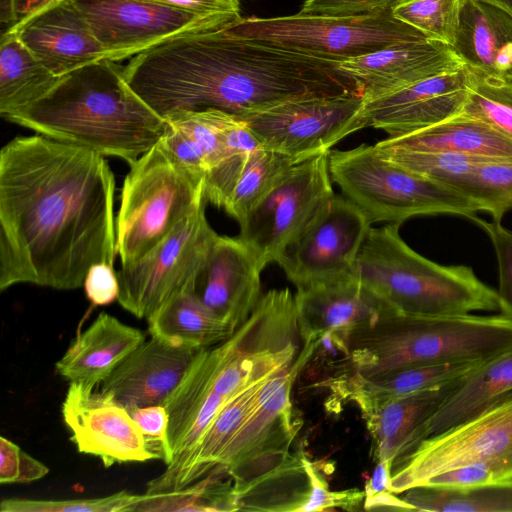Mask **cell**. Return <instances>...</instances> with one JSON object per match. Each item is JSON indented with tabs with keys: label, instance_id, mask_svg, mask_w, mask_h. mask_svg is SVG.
<instances>
[{
	"label": "cell",
	"instance_id": "6da1fadb",
	"mask_svg": "<svg viewBox=\"0 0 512 512\" xmlns=\"http://www.w3.org/2000/svg\"><path fill=\"white\" fill-rule=\"evenodd\" d=\"M115 178L103 155L43 134L0 151V290L83 286L93 264L114 266Z\"/></svg>",
	"mask_w": 512,
	"mask_h": 512
},
{
	"label": "cell",
	"instance_id": "7a4b0ae2",
	"mask_svg": "<svg viewBox=\"0 0 512 512\" xmlns=\"http://www.w3.org/2000/svg\"><path fill=\"white\" fill-rule=\"evenodd\" d=\"M126 81L157 114L217 108L242 115L312 96L360 94L336 63L229 33L173 36L132 57Z\"/></svg>",
	"mask_w": 512,
	"mask_h": 512
},
{
	"label": "cell",
	"instance_id": "3957f363",
	"mask_svg": "<svg viewBox=\"0 0 512 512\" xmlns=\"http://www.w3.org/2000/svg\"><path fill=\"white\" fill-rule=\"evenodd\" d=\"M5 120L129 165L161 139L166 121L103 59L61 76L44 96Z\"/></svg>",
	"mask_w": 512,
	"mask_h": 512
},
{
	"label": "cell",
	"instance_id": "277c9868",
	"mask_svg": "<svg viewBox=\"0 0 512 512\" xmlns=\"http://www.w3.org/2000/svg\"><path fill=\"white\" fill-rule=\"evenodd\" d=\"M352 372L373 375L447 362H484L512 350V321L504 315L413 316L394 313L344 342Z\"/></svg>",
	"mask_w": 512,
	"mask_h": 512
},
{
	"label": "cell",
	"instance_id": "5b68a950",
	"mask_svg": "<svg viewBox=\"0 0 512 512\" xmlns=\"http://www.w3.org/2000/svg\"><path fill=\"white\" fill-rule=\"evenodd\" d=\"M400 225L371 227L353 270L397 313L436 317L500 310L497 291L471 267L440 265L421 256L401 238Z\"/></svg>",
	"mask_w": 512,
	"mask_h": 512
},
{
	"label": "cell",
	"instance_id": "8992f818",
	"mask_svg": "<svg viewBox=\"0 0 512 512\" xmlns=\"http://www.w3.org/2000/svg\"><path fill=\"white\" fill-rule=\"evenodd\" d=\"M205 203L204 176L159 141L130 164L123 182L115 222L121 264L142 258Z\"/></svg>",
	"mask_w": 512,
	"mask_h": 512
},
{
	"label": "cell",
	"instance_id": "52a82bcc",
	"mask_svg": "<svg viewBox=\"0 0 512 512\" xmlns=\"http://www.w3.org/2000/svg\"><path fill=\"white\" fill-rule=\"evenodd\" d=\"M328 165L332 181L371 223L401 224L414 216L437 214L469 218L479 211L466 194L399 165L375 145L330 150Z\"/></svg>",
	"mask_w": 512,
	"mask_h": 512
},
{
	"label": "cell",
	"instance_id": "ba28073f",
	"mask_svg": "<svg viewBox=\"0 0 512 512\" xmlns=\"http://www.w3.org/2000/svg\"><path fill=\"white\" fill-rule=\"evenodd\" d=\"M225 29L235 36L336 64L395 44L427 39L395 18L391 9L356 16L241 17Z\"/></svg>",
	"mask_w": 512,
	"mask_h": 512
},
{
	"label": "cell",
	"instance_id": "9c48e42d",
	"mask_svg": "<svg viewBox=\"0 0 512 512\" xmlns=\"http://www.w3.org/2000/svg\"><path fill=\"white\" fill-rule=\"evenodd\" d=\"M294 295L288 288L262 295L247 320L209 348L213 391L227 399L288 369L300 349Z\"/></svg>",
	"mask_w": 512,
	"mask_h": 512
},
{
	"label": "cell",
	"instance_id": "30bf717a",
	"mask_svg": "<svg viewBox=\"0 0 512 512\" xmlns=\"http://www.w3.org/2000/svg\"><path fill=\"white\" fill-rule=\"evenodd\" d=\"M206 203L137 261L117 272V301L129 313L146 320L172 296L194 285L218 234L205 215Z\"/></svg>",
	"mask_w": 512,
	"mask_h": 512
},
{
	"label": "cell",
	"instance_id": "8fae6325",
	"mask_svg": "<svg viewBox=\"0 0 512 512\" xmlns=\"http://www.w3.org/2000/svg\"><path fill=\"white\" fill-rule=\"evenodd\" d=\"M334 195L328 152L293 165L239 224L260 265L278 263Z\"/></svg>",
	"mask_w": 512,
	"mask_h": 512
},
{
	"label": "cell",
	"instance_id": "7c38bea8",
	"mask_svg": "<svg viewBox=\"0 0 512 512\" xmlns=\"http://www.w3.org/2000/svg\"><path fill=\"white\" fill-rule=\"evenodd\" d=\"M317 346L304 344L288 369L265 382L254 410L224 451L216 474L241 484L275 468L291 454L301 427L293 411L292 387Z\"/></svg>",
	"mask_w": 512,
	"mask_h": 512
},
{
	"label": "cell",
	"instance_id": "4fadbf2b",
	"mask_svg": "<svg viewBox=\"0 0 512 512\" xmlns=\"http://www.w3.org/2000/svg\"><path fill=\"white\" fill-rule=\"evenodd\" d=\"M485 461L512 463V392L424 439L394 465L389 490L401 494L444 471Z\"/></svg>",
	"mask_w": 512,
	"mask_h": 512
},
{
	"label": "cell",
	"instance_id": "5bb4252c",
	"mask_svg": "<svg viewBox=\"0 0 512 512\" xmlns=\"http://www.w3.org/2000/svg\"><path fill=\"white\" fill-rule=\"evenodd\" d=\"M363 106L361 94L312 96L237 116L264 148L308 159L363 129Z\"/></svg>",
	"mask_w": 512,
	"mask_h": 512
},
{
	"label": "cell",
	"instance_id": "9a60e30c",
	"mask_svg": "<svg viewBox=\"0 0 512 512\" xmlns=\"http://www.w3.org/2000/svg\"><path fill=\"white\" fill-rule=\"evenodd\" d=\"M370 228L356 204L334 194L277 264L297 289L352 276Z\"/></svg>",
	"mask_w": 512,
	"mask_h": 512
},
{
	"label": "cell",
	"instance_id": "2e32d148",
	"mask_svg": "<svg viewBox=\"0 0 512 512\" xmlns=\"http://www.w3.org/2000/svg\"><path fill=\"white\" fill-rule=\"evenodd\" d=\"M107 59H131L165 40L191 31L224 27L158 0H73Z\"/></svg>",
	"mask_w": 512,
	"mask_h": 512
},
{
	"label": "cell",
	"instance_id": "e0dca14e",
	"mask_svg": "<svg viewBox=\"0 0 512 512\" xmlns=\"http://www.w3.org/2000/svg\"><path fill=\"white\" fill-rule=\"evenodd\" d=\"M61 412L77 450L105 467L159 459L128 409L108 394L69 383Z\"/></svg>",
	"mask_w": 512,
	"mask_h": 512
},
{
	"label": "cell",
	"instance_id": "ac0fdd59",
	"mask_svg": "<svg viewBox=\"0 0 512 512\" xmlns=\"http://www.w3.org/2000/svg\"><path fill=\"white\" fill-rule=\"evenodd\" d=\"M294 298L303 344L320 343L330 335L342 347L353 333L397 313L354 275L297 289Z\"/></svg>",
	"mask_w": 512,
	"mask_h": 512
},
{
	"label": "cell",
	"instance_id": "d6986e66",
	"mask_svg": "<svg viewBox=\"0 0 512 512\" xmlns=\"http://www.w3.org/2000/svg\"><path fill=\"white\" fill-rule=\"evenodd\" d=\"M469 92L466 65L438 74L392 93L364 100V128L384 130L388 136L409 133L459 114Z\"/></svg>",
	"mask_w": 512,
	"mask_h": 512
},
{
	"label": "cell",
	"instance_id": "ffe728a7",
	"mask_svg": "<svg viewBox=\"0 0 512 512\" xmlns=\"http://www.w3.org/2000/svg\"><path fill=\"white\" fill-rule=\"evenodd\" d=\"M260 265L239 237L219 236L196 276L194 292L234 332L262 297Z\"/></svg>",
	"mask_w": 512,
	"mask_h": 512
},
{
	"label": "cell",
	"instance_id": "44dd1931",
	"mask_svg": "<svg viewBox=\"0 0 512 512\" xmlns=\"http://www.w3.org/2000/svg\"><path fill=\"white\" fill-rule=\"evenodd\" d=\"M10 30L57 76L107 59L73 0H56L21 17Z\"/></svg>",
	"mask_w": 512,
	"mask_h": 512
},
{
	"label": "cell",
	"instance_id": "7402d4cb",
	"mask_svg": "<svg viewBox=\"0 0 512 512\" xmlns=\"http://www.w3.org/2000/svg\"><path fill=\"white\" fill-rule=\"evenodd\" d=\"M464 65L451 46L426 39L395 44L337 63V68L370 100Z\"/></svg>",
	"mask_w": 512,
	"mask_h": 512
},
{
	"label": "cell",
	"instance_id": "603a6c76",
	"mask_svg": "<svg viewBox=\"0 0 512 512\" xmlns=\"http://www.w3.org/2000/svg\"><path fill=\"white\" fill-rule=\"evenodd\" d=\"M200 350L175 346L151 336L112 371L99 391L127 409L164 405Z\"/></svg>",
	"mask_w": 512,
	"mask_h": 512
},
{
	"label": "cell",
	"instance_id": "cb8c5ba5",
	"mask_svg": "<svg viewBox=\"0 0 512 512\" xmlns=\"http://www.w3.org/2000/svg\"><path fill=\"white\" fill-rule=\"evenodd\" d=\"M304 160L266 148L226 157L205 175L206 200L241 224L286 172Z\"/></svg>",
	"mask_w": 512,
	"mask_h": 512
},
{
	"label": "cell",
	"instance_id": "d4e9b609",
	"mask_svg": "<svg viewBox=\"0 0 512 512\" xmlns=\"http://www.w3.org/2000/svg\"><path fill=\"white\" fill-rule=\"evenodd\" d=\"M145 340L141 330L101 312L70 343L56 372L69 383L95 390Z\"/></svg>",
	"mask_w": 512,
	"mask_h": 512
},
{
	"label": "cell",
	"instance_id": "484cf974",
	"mask_svg": "<svg viewBox=\"0 0 512 512\" xmlns=\"http://www.w3.org/2000/svg\"><path fill=\"white\" fill-rule=\"evenodd\" d=\"M457 381L392 399L361 412L377 462L390 463L393 468L423 441V425Z\"/></svg>",
	"mask_w": 512,
	"mask_h": 512
},
{
	"label": "cell",
	"instance_id": "4316f807",
	"mask_svg": "<svg viewBox=\"0 0 512 512\" xmlns=\"http://www.w3.org/2000/svg\"><path fill=\"white\" fill-rule=\"evenodd\" d=\"M452 49L471 70L512 74V17L478 0H461Z\"/></svg>",
	"mask_w": 512,
	"mask_h": 512
},
{
	"label": "cell",
	"instance_id": "83f0119b",
	"mask_svg": "<svg viewBox=\"0 0 512 512\" xmlns=\"http://www.w3.org/2000/svg\"><path fill=\"white\" fill-rule=\"evenodd\" d=\"M482 362L431 363L373 375H350L334 381L335 391L353 401L361 412L386 401L436 389L455 382Z\"/></svg>",
	"mask_w": 512,
	"mask_h": 512
},
{
	"label": "cell",
	"instance_id": "f1b7e54d",
	"mask_svg": "<svg viewBox=\"0 0 512 512\" xmlns=\"http://www.w3.org/2000/svg\"><path fill=\"white\" fill-rule=\"evenodd\" d=\"M379 150L451 152L489 157H512V141L484 122L460 112L444 121L409 133L388 136Z\"/></svg>",
	"mask_w": 512,
	"mask_h": 512
},
{
	"label": "cell",
	"instance_id": "f546056e",
	"mask_svg": "<svg viewBox=\"0 0 512 512\" xmlns=\"http://www.w3.org/2000/svg\"><path fill=\"white\" fill-rule=\"evenodd\" d=\"M510 392L512 350L482 362L457 381L423 425V440L474 416Z\"/></svg>",
	"mask_w": 512,
	"mask_h": 512
},
{
	"label": "cell",
	"instance_id": "4dcf8cb0",
	"mask_svg": "<svg viewBox=\"0 0 512 512\" xmlns=\"http://www.w3.org/2000/svg\"><path fill=\"white\" fill-rule=\"evenodd\" d=\"M235 114L217 108L175 110L159 140L180 162L205 175L225 158L223 132Z\"/></svg>",
	"mask_w": 512,
	"mask_h": 512
},
{
	"label": "cell",
	"instance_id": "1f68e13d",
	"mask_svg": "<svg viewBox=\"0 0 512 512\" xmlns=\"http://www.w3.org/2000/svg\"><path fill=\"white\" fill-rule=\"evenodd\" d=\"M148 332L175 346L205 349L227 339L233 331L210 311L194 292L181 290L148 319Z\"/></svg>",
	"mask_w": 512,
	"mask_h": 512
},
{
	"label": "cell",
	"instance_id": "d6a6232c",
	"mask_svg": "<svg viewBox=\"0 0 512 512\" xmlns=\"http://www.w3.org/2000/svg\"><path fill=\"white\" fill-rule=\"evenodd\" d=\"M307 456L290 454L284 462L241 484H233L238 511L301 512L311 490Z\"/></svg>",
	"mask_w": 512,
	"mask_h": 512
},
{
	"label": "cell",
	"instance_id": "836d02e7",
	"mask_svg": "<svg viewBox=\"0 0 512 512\" xmlns=\"http://www.w3.org/2000/svg\"><path fill=\"white\" fill-rule=\"evenodd\" d=\"M61 77L42 64L13 30L0 38V114L3 118L44 96Z\"/></svg>",
	"mask_w": 512,
	"mask_h": 512
},
{
	"label": "cell",
	"instance_id": "e575fe53",
	"mask_svg": "<svg viewBox=\"0 0 512 512\" xmlns=\"http://www.w3.org/2000/svg\"><path fill=\"white\" fill-rule=\"evenodd\" d=\"M209 348L199 351L181 382L164 403L168 415L166 465L172 461L181 441L201 416L230 400L213 391Z\"/></svg>",
	"mask_w": 512,
	"mask_h": 512
},
{
	"label": "cell",
	"instance_id": "d590c367",
	"mask_svg": "<svg viewBox=\"0 0 512 512\" xmlns=\"http://www.w3.org/2000/svg\"><path fill=\"white\" fill-rule=\"evenodd\" d=\"M267 380L248 387L223 405L203 434L191 460L168 491L216 474L224 451L254 410Z\"/></svg>",
	"mask_w": 512,
	"mask_h": 512
},
{
	"label": "cell",
	"instance_id": "8d00e7d4",
	"mask_svg": "<svg viewBox=\"0 0 512 512\" xmlns=\"http://www.w3.org/2000/svg\"><path fill=\"white\" fill-rule=\"evenodd\" d=\"M210 474L186 487L136 494L126 512H219L238 511L233 482Z\"/></svg>",
	"mask_w": 512,
	"mask_h": 512
},
{
	"label": "cell",
	"instance_id": "74e56055",
	"mask_svg": "<svg viewBox=\"0 0 512 512\" xmlns=\"http://www.w3.org/2000/svg\"><path fill=\"white\" fill-rule=\"evenodd\" d=\"M403 493L415 511L512 512V482L460 489L422 485Z\"/></svg>",
	"mask_w": 512,
	"mask_h": 512
},
{
	"label": "cell",
	"instance_id": "f35d334b",
	"mask_svg": "<svg viewBox=\"0 0 512 512\" xmlns=\"http://www.w3.org/2000/svg\"><path fill=\"white\" fill-rule=\"evenodd\" d=\"M461 112L512 141V74L469 69V92Z\"/></svg>",
	"mask_w": 512,
	"mask_h": 512
},
{
	"label": "cell",
	"instance_id": "ab89813d",
	"mask_svg": "<svg viewBox=\"0 0 512 512\" xmlns=\"http://www.w3.org/2000/svg\"><path fill=\"white\" fill-rule=\"evenodd\" d=\"M461 190L479 211L501 221L512 209V157H494L479 163L467 175Z\"/></svg>",
	"mask_w": 512,
	"mask_h": 512
},
{
	"label": "cell",
	"instance_id": "60d3db41",
	"mask_svg": "<svg viewBox=\"0 0 512 512\" xmlns=\"http://www.w3.org/2000/svg\"><path fill=\"white\" fill-rule=\"evenodd\" d=\"M378 151L401 166L436 182L451 186L461 192L467 175L479 163L494 158L451 152H416L379 149Z\"/></svg>",
	"mask_w": 512,
	"mask_h": 512
},
{
	"label": "cell",
	"instance_id": "b9f144b4",
	"mask_svg": "<svg viewBox=\"0 0 512 512\" xmlns=\"http://www.w3.org/2000/svg\"><path fill=\"white\" fill-rule=\"evenodd\" d=\"M461 0H398L392 14L427 39L453 46Z\"/></svg>",
	"mask_w": 512,
	"mask_h": 512
},
{
	"label": "cell",
	"instance_id": "7bdbcfd3",
	"mask_svg": "<svg viewBox=\"0 0 512 512\" xmlns=\"http://www.w3.org/2000/svg\"><path fill=\"white\" fill-rule=\"evenodd\" d=\"M136 494L126 490L114 494L79 499L8 498L0 503L1 512H126Z\"/></svg>",
	"mask_w": 512,
	"mask_h": 512
},
{
	"label": "cell",
	"instance_id": "ee69618b",
	"mask_svg": "<svg viewBox=\"0 0 512 512\" xmlns=\"http://www.w3.org/2000/svg\"><path fill=\"white\" fill-rule=\"evenodd\" d=\"M504 482H512V463L485 461L444 471L429 478L423 485L460 489Z\"/></svg>",
	"mask_w": 512,
	"mask_h": 512
},
{
	"label": "cell",
	"instance_id": "f6af8a7d",
	"mask_svg": "<svg viewBox=\"0 0 512 512\" xmlns=\"http://www.w3.org/2000/svg\"><path fill=\"white\" fill-rule=\"evenodd\" d=\"M488 235L493 245L499 271L500 312L512 321V231L501 224V221H485L475 215L469 217Z\"/></svg>",
	"mask_w": 512,
	"mask_h": 512
},
{
	"label": "cell",
	"instance_id": "bcb514c9",
	"mask_svg": "<svg viewBox=\"0 0 512 512\" xmlns=\"http://www.w3.org/2000/svg\"><path fill=\"white\" fill-rule=\"evenodd\" d=\"M49 468L11 440L0 437V483L26 484L44 478Z\"/></svg>",
	"mask_w": 512,
	"mask_h": 512
},
{
	"label": "cell",
	"instance_id": "7dc6e473",
	"mask_svg": "<svg viewBox=\"0 0 512 512\" xmlns=\"http://www.w3.org/2000/svg\"><path fill=\"white\" fill-rule=\"evenodd\" d=\"M306 463L311 479V490L301 512L355 510L364 502L365 492L358 489L330 491L326 480L308 457Z\"/></svg>",
	"mask_w": 512,
	"mask_h": 512
},
{
	"label": "cell",
	"instance_id": "c3c4849f",
	"mask_svg": "<svg viewBox=\"0 0 512 512\" xmlns=\"http://www.w3.org/2000/svg\"><path fill=\"white\" fill-rule=\"evenodd\" d=\"M398 0H306L299 13L356 16L392 9Z\"/></svg>",
	"mask_w": 512,
	"mask_h": 512
},
{
	"label": "cell",
	"instance_id": "681fc988",
	"mask_svg": "<svg viewBox=\"0 0 512 512\" xmlns=\"http://www.w3.org/2000/svg\"><path fill=\"white\" fill-rule=\"evenodd\" d=\"M159 459H167L168 415L164 405L128 408Z\"/></svg>",
	"mask_w": 512,
	"mask_h": 512
},
{
	"label": "cell",
	"instance_id": "f907efd6",
	"mask_svg": "<svg viewBox=\"0 0 512 512\" xmlns=\"http://www.w3.org/2000/svg\"><path fill=\"white\" fill-rule=\"evenodd\" d=\"M86 297L96 306H104L118 299L119 281L114 266L100 262L93 264L83 283Z\"/></svg>",
	"mask_w": 512,
	"mask_h": 512
},
{
	"label": "cell",
	"instance_id": "816d5d0a",
	"mask_svg": "<svg viewBox=\"0 0 512 512\" xmlns=\"http://www.w3.org/2000/svg\"><path fill=\"white\" fill-rule=\"evenodd\" d=\"M210 18L226 26L240 16V0H158Z\"/></svg>",
	"mask_w": 512,
	"mask_h": 512
},
{
	"label": "cell",
	"instance_id": "f5cc1de1",
	"mask_svg": "<svg viewBox=\"0 0 512 512\" xmlns=\"http://www.w3.org/2000/svg\"><path fill=\"white\" fill-rule=\"evenodd\" d=\"M225 158L248 154L264 148L246 123L237 115L223 132Z\"/></svg>",
	"mask_w": 512,
	"mask_h": 512
},
{
	"label": "cell",
	"instance_id": "db71d44e",
	"mask_svg": "<svg viewBox=\"0 0 512 512\" xmlns=\"http://www.w3.org/2000/svg\"><path fill=\"white\" fill-rule=\"evenodd\" d=\"M397 494L386 490L364 499L366 510H394V511H415L414 507L408 504Z\"/></svg>",
	"mask_w": 512,
	"mask_h": 512
},
{
	"label": "cell",
	"instance_id": "11a10c76",
	"mask_svg": "<svg viewBox=\"0 0 512 512\" xmlns=\"http://www.w3.org/2000/svg\"><path fill=\"white\" fill-rule=\"evenodd\" d=\"M392 465L387 462H377L371 478L365 485V498L389 490Z\"/></svg>",
	"mask_w": 512,
	"mask_h": 512
},
{
	"label": "cell",
	"instance_id": "9f6ffc18",
	"mask_svg": "<svg viewBox=\"0 0 512 512\" xmlns=\"http://www.w3.org/2000/svg\"><path fill=\"white\" fill-rule=\"evenodd\" d=\"M21 19V0H0L1 34L12 29Z\"/></svg>",
	"mask_w": 512,
	"mask_h": 512
},
{
	"label": "cell",
	"instance_id": "6f0895ef",
	"mask_svg": "<svg viewBox=\"0 0 512 512\" xmlns=\"http://www.w3.org/2000/svg\"><path fill=\"white\" fill-rule=\"evenodd\" d=\"M56 0H21V17L32 13Z\"/></svg>",
	"mask_w": 512,
	"mask_h": 512
},
{
	"label": "cell",
	"instance_id": "680465c9",
	"mask_svg": "<svg viewBox=\"0 0 512 512\" xmlns=\"http://www.w3.org/2000/svg\"><path fill=\"white\" fill-rule=\"evenodd\" d=\"M500 8L512 17V0H478Z\"/></svg>",
	"mask_w": 512,
	"mask_h": 512
}]
</instances>
